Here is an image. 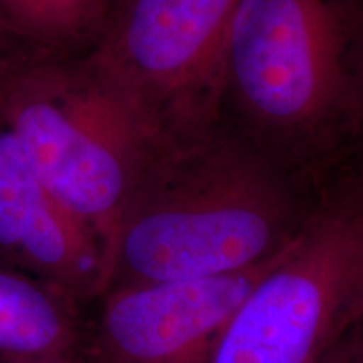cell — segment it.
Here are the masks:
<instances>
[{"label":"cell","instance_id":"obj_1","mask_svg":"<svg viewBox=\"0 0 363 363\" xmlns=\"http://www.w3.org/2000/svg\"><path fill=\"white\" fill-rule=\"evenodd\" d=\"M311 199L310 185L220 116L157 131L118 222L104 289L261 264L294 238Z\"/></svg>","mask_w":363,"mask_h":363},{"label":"cell","instance_id":"obj_2","mask_svg":"<svg viewBox=\"0 0 363 363\" xmlns=\"http://www.w3.org/2000/svg\"><path fill=\"white\" fill-rule=\"evenodd\" d=\"M363 101V0H240L217 113L315 189L347 162Z\"/></svg>","mask_w":363,"mask_h":363},{"label":"cell","instance_id":"obj_3","mask_svg":"<svg viewBox=\"0 0 363 363\" xmlns=\"http://www.w3.org/2000/svg\"><path fill=\"white\" fill-rule=\"evenodd\" d=\"M0 123L49 192L96 235L108 267L157 135L148 118L89 52L39 57L0 76Z\"/></svg>","mask_w":363,"mask_h":363},{"label":"cell","instance_id":"obj_4","mask_svg":"<svg viewBox=\"0 0 363 363\" xmlns=\"http://www.w3.org/2000/svg\"><path fill=\"white\" fill-rule=\"evenodd\" d=\"M363 321V175L313 189L294 238L252 286L206 363H320Z\"/></svg>","mask_w":363,"mask_h":363},{"label":"cell","instance_id":"obj_5","mask_svg":"<svg viewBox=\"0 0 363 363\" xmlns=\"http://www.w3.org/2000/svg\"><path fill=\"white\" fill-rule=\"evenodd\" d=\"M240 0H118L91 56L157 131L219 116L222 52Z\"/></svg>","mask_w":363,"mask_h":363},{"label":"cell","instance_id":"obj_6","mask_svg":"<svg viewBox=\"0 0 363 363\" xmlns=\"http://www.w3.org/2000/svg\"><path fill=\"white\" fill-rule=\"evenodd\" d=\"M281 251L227 274L104 289L86 355L93 363H206L235 310Z\"/></svg>","mask_w":363,"mask_h":363},{"label":"cell","instance_id":"obj_7","mask_svg":"<svg viewBox=\"0 0 363 363\" xmlns=\"http://www.w3.org/2000/svg\"><path fill=\"white\" fill-rule=\"evenodd\" d=\"M0 262L61 289L83 305L106 288L96 235L35 175L0 123Z\"/></svg>","mask_w":363,"mask_h":363},{"label":"cell","instance_id":"obj_8","mask_svg":"<svg viewBox=\"0 0 363 363\" xmlns=\"http://www.w3.org/2000/svg\"><path fill=\"white\" fill-rule=\"evenodd\" d=\"M88 333L76 299L0 262V362L83 355Z\"/></svg>","mask_w":363,"mask_h":363},{"label":"cell","instance_id":"obj_9","mask_svg":"<svg viewBox=\"0 0 363 363\" xmlns=\"http://www.w3.org/2000/svg\"><path fill=\"white\" fill-rule=\"evenodd\" d=\"M115 0H0V22L43 57L93 52L110 26Z\"/></svg>","mask_w":363,"mask_h":363},{"label":"cell","instance_id":"obj_10","mask_svg":"<svg viewBox=\"0 0 363 363\" xmlns=\"http://www.w3.org/2000/svg\"><path fill=\"white\" fill-rule=\"evenodd\" d=\"M39 57L43 56L0 22V76Z\"/></svg>","mask_w":363,"mask_h":363},{"label":"cell","instance_id":"obj_11","mask_svg":"<svg viewBox=\"0 0 363 363\" xmlns=\"http://www.w3.org/2000/svg\"><path fill=\"white\" fill-rule=\"evenodd\" d=\"M347 165H350L357 172L363 175V101L360 108V115H358L355 131H353V138L350 143V150H348Z\"/></svg>","mask_w":363,"mask_h":363},{"label":"cell","instance_id":"obj_12","mask_svg":"<svg viewBox=\"0 0 363 363\" xmlns=\"http://www.w3.org/2000/svg\"><path fill=\"white\" fill-rule=\"evenodd\" d=\"M320 363H363V357L360 350H358L355 340H353V333L340 345L337 350L331 352Z\"/></svg>","mask_w":363,"mask_h":363},{"label":"cell","instance_id":"obj_13","mask_svg":"<svg viewBox=\"0 0 363 363\" xmlns=\"http://www.w3.org/2000/svg\"><path fill=\"white\" fill-rule=\"evenodd\" d=\"M0 363H93L89 357L83 353V355L76 357H66V358H48V360H29V362H0Z\"/></svg>","mask_w":363,"mask_h":363},{"label":"cell","instance_id":"obj_14","mask_svg":"<svg viewBox=\"0 0 363 363\" xmlns=\"http://www.w3.org/2000/svg\"><path fill=\"white\" fill-rule=\"evenodd\" d=\"M353 340H355L358 350H360L362 357H363V321L360 323V326H358V328L353 331Z\"/></svg>","mask_w":363,"mask_h":363},{"label":"cell","instance_id":"obj_15","mask_svg":"<svg viewBox=\"0 0 363 363\" xmlns=\"http://www.w3.org/2000/svg\"><path fill=\"white\" fill-rule=\"evenodd\" d=\"M116 2H118V0H115V6H116Z\"/></svg>","mask_w":363,"mask_h":363}]
</instances>
